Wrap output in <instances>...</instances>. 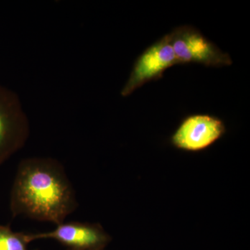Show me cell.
Instances as JSON below:
<instances>
[{
  "instance_id": "cell-5",
  "label": "cell",
  "mask_w": 250,
  "mask_h": 250,
  "mask_svg": "<svg viewBox=\"0 0 250 250\" xmlns=\"http://www.w3.org/2000/svg\"><path fill=\"white\" fill-rule=\"evenodd\" d=\"M28 243L37 240L52 239L71 250H104L111 236L98 223L70 222L57 225L52 231L26 233Z\"/></svg>"
},
{
  "instance_id": "cell-7",
  "label": "cell",
  "mask_w": 250,
  "mask_h": 250,
  "mask_svg": "<svg viewBox=\"0 0 250 250\" xmlns=\"http://www.w3.org/2000/svg\"><path fill=\"white\" fill-rule=\"evenodd\" d=\"M28 244L25 233L15 232L8 225H0V250H29Z\"/></svg>"
},
{
  "instance_id": "cell-4",
  "label": "cell",
  "mask_w": 250,
  "mask_h": 250,
  "mask_svg": "<svg viewBox=\"0 0 250 250\" xmlns=\"http://www.w3.org/2000/svg\"><path fill=\"white\" fill-rule=\"evenodd\" d=\"M178 64L168 34L163 36L136 59L122 96L126 98L148 82L159 80L167 68Z\"/></svg>"
},
{
  "instance_id": "cell-6",
  "label": "cell",
  "mask_w": 250,
  "mask_h": 250,
  "mask_svg": "<svg viewBox=\"0 0 250 250\" xmlns=\"http://www.w3.org/2000/svg\"><path fill=\"white\" fill-rule=\"evenodd\" d=\"M226 132L223 121L209 115L196 114L186 118L171 137L177 149L199 152L210 147Z\"/></svg>"
},
{
  "instance_id": "cell-2",
  "label": "cell",
  "mask_w": 250,
  "mask_h": 250,
  "mask_svg": "<svg viewBox=\"0 0 250 250\" xmlns=\"http://www.w3.org/2000/svg\"><path fill=\"white\" fill-rule=\"evenodd\" d=\"M30 132L19 95L0 83V166L24 147Z\"/></svg>"
},
{
  "instance_id": "cell-3",
  "label": "cell",
  "mask_w": 250,
  "mask_h": 250,
  "mask_svg": "<svg viewBox=\"0 0 250 250\" xmlns=\"http://www.w3.org/2000/svg\"><path fill=\"white\" fill-rule=\"evenodd\" d=\"M168 35L176 58L181 65L195 62L206 66L222 67L232 64L228 54L222 52L191 26H179Z\"/></svg>"
},
{
  "instance_id": "cell-1",
  "label": "cell",
  "mask_w": 250,
  "mask_h": 250,
  "mask_svg": "<svg viewBox=\"0 0 250 250\" xmlns=\"http://www.w3.org/2000/svg\"><path fill=\"white\" fill-rule=\"evenodd\" d=\"M14 218L26 217L59 225L78 207L76 192L60 161L52 157L22 159L10 193Z\"/></svg>"
},
{
  "instance_id": "cell-8",
  "label": "cell",
  "mask_w": 250,
  "mask_h": 250,
  "mask_svg": "<svg viewBox=\"0 0 250 250\" xmlns=\"http://www.w3.org/2000/svg\"></svg>"
}]
</instances>
